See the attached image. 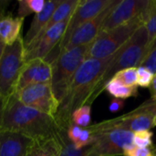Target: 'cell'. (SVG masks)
I'll return each mask as SVG.
<instances>
[{
    "mask_svg": "<svg viewBox=\"0 0 156 156\" xmlns=\"http://www.w3.org/2000/svg\"><path fill=\"white\" fill-rule=\"evenodd\" d=\"M114 80H117L121 83L129 86V87H134L137 85V68H129L122 69L121 71H118L113 78Z\"/></svg>",
    "mask_w": 156,
    "mask_h": 156,
    "instance_id": "obj_23",
    "label": "cell"
},
{
    "mask_svg": "<svg viewBox=\"0 0 156 156\" xmlns=\"http://www.w3.org/2000/svg\"><path fill=\"white\" fill-rule=\"evenodd\" d=\"M120 0H115L108 8L102 11L100 15L95 16L94 18L85 22L81 26H80L70 36L69 39L68 40L66 46L62 49H69L72 48L90 45L99 35L101 30V27L104 24L105 19L112 12L113 7L119 3Z\"/></svg>",
    "mask_w": 156,
    "mask_h": 156,
    "instance_id": "obj_12",
    "label": "cell"
},
{
    "mask_svg": "<svg viewBox=\"0 0 156 156\" xmlns=\"http://www.w3.org/2000/svg\"><path fill=\"white\" fill-rule=\"evenodd\" d=\"M148 33L145 26H142L133 37L117 51L112 63L105 70L94 93L90 99V105L105 90L106 84L118 72L129 68H138L146 55L148 48Z\"/></svg>",
    "mask_w": 156,
    "mask_h": 156,
    "instance_id": "obj_3",
    "label": "cell"
},
{
    "mask_svg": "<svg viewBox=\"0 0 156 156\" xmlns=\"http://www.w3.org/2000/svg\"><path fill=\"white\" fill-rule=\"evenodd\" d=\"M124 104H125V102L123 100L114 98L111 101V103L109 105V111L111 112H118L123 109Z\"/></svg>",
    "mask_w": 156,
    "mask_h": 156,
    "instance_id": "obj_32",
    "label": "cell"
},
{
    "mask_svg": "<svg viewBox=\"0 0 156 156\" xmlns=\"http://www.w3.org/2000/svg\"><path fill=\"white\" fill-rule=\"evenodd\" d=\"M91 122V108L90 105H84L76 110L71 116V122L81 128H87Z\"/></svg>",
    "mask_w": 156,
    "mask_h": 156,
    "instance_id": "obj_22",
    "label": "cell"
},
{
    "mask_svg": "<svg viewBox=\"0 0 156 156\" xmlns=\"http://www.w3.org/2000/svg\"><path fill=\"white\" fill-rule=\"evenodd\" d=\"M59 136L58 138L34 141L28 150L27 156H59L61 150Z\"/></svg>",
    "mask_w": 156,
    "mask_h": 156,
    "instance_id": "obj_18",
    "label": "cell"
},
{
    "mask_svg": "<svg viewBox=\"0 0 156 156\" xmlns=\"http://www.w3.org/2000/svg\"><path fill=\"white\" fill-rule=\"evenodd\" d=\"M5 44L2 41V39L0 38V59H1V57L4 53V50H5Z\"/></svg>",
    "mask_w": 156,
    "mask_h": 156,
    "instance_id": "obj_35",
    "label": "cell"
},
{
    "mask_svg": "<svg viewBox=\"0 0 156 156\" xmlns=\"http://www.w3.org/2000/svg\"><path fill=\"white\" fill-rule=\"evenodd\" d=\"M154 126H156V115L154 116Z\"/></svg>",
    "mask_w": 156,
    "mask_h": 156,
    "instance_id": "obj_36",
    "label": "cell"
},
{
    "mask_svg": "<svg viewBox=\"0 0 156 156\" xmlns=\"http://www.w3.org/2000/svg\"><path fill=\"white\" fill-rule=\"evenodd\" d=\"M144 25V22L140 14L126 24L110 30L101 31L89 45L86 58L101 59L112 56Z\"/></svg>",
    "mask_w": 156,
    "mask_h": 156,
    "instance_id": "obj_4",
    "label": "cell"
},
{
    "mask_svg": "<svg viewBox=\"0 0 156 156\" xmlns=\"http://www.w3.org/2000/svg\"><path fill=\"white\" fill-rule=\"evenodd\" d=\"M140 66L146 68L154 74H156V38L148 45L146 55Z\"/></svg>",
    "mask_w": 156,
    "mask_h": 156,
    "instance_id": "obj_24",
    "label": "cell"
},
{
    "mask_svg": "<svg viewBox=\"0 0 156 156\" xmlns=\"http://www.w3.org/2000/svg\"><path fill=\"white\" fill-rule=\"evenodd\" d=\"M33 142L21 133L0 132V156H27Z\"/></svg>",
    "mask_w": 156,
    "mask_h": 156,
    "instance_id": "obj_15",
    "label": "cell"
},
{
    "mask_svg": "<svg viewBox=\"0 0 156 156\" xmlns=\"http://www.w3.org/2000/svg\"><path fill=\"white\" fill-rule=\"evenodd\" d=\"M148 33V42L152 43L156 38V15L144 24ZM148 44V45H149Z\"/></svg>",
    "mask_w": 156,
    "mask_h": 156,
    "instance_id": "obj_30",
    "label": "cell"
},
{
    "mask_svg": "<svg viewBox=\"0 0 156 156\" xmlns=\"http://www.w3.org/2000/svg\"><path fill=\"white\" fill-rule=\"evenodd\" d=\"M95 141L90 145L95 156L122 155L126 150L133 147V133L114 129L94 134Z\"/></svg>",
    "mask_w": 156,
    "mask_h": 156,
    "instance_id": "obj_7",
    "label": "cell"
},
{
    "mask_svg": "<svg viewBox=\"0 0 156 156\" xmlns=\"http://www.w3.org/2000/svg\"><path fill=\"white\" fill-rule=\"evenodd\" d=\"M114 56L115 53L101 59L86 58L80 66L54 116L61 130L68 131L72 124V113L76 110L84 105H90L94 90Z\"/></svg>",
    "mask_w": 156,
    "mask_h": 156,
    "instance_id": "obj_1",
    "label": "cell"
},
{
    "mask_svg": "<svg viewBox=\"0 0 156 156\" xmlns=\"http://www.w3.org/2000/svg\"><path fill=\"white\" fill-rule=\"evenodd\" d=\"M26 64V47L22 36L5 46L0 59V93L6 100L16 92V84Z\"/></svg>",
    "mask_w": 156,
    "mask_h": 156,
    "instance_id": "obj_6",
    "label": "cell"
},
{
    "mask_svg": "<svg viewBox=\"0 0 156 156\" xmlns=\"http://www.w3.org/2000/svg\"><path fill=\"white\" fill-rule=\"evenodd\" d=\"M61 150L59 156H95L90 150V145L82 149H76L74 144L69 140L67 132H63L59 136Z\"/></svg>",
    "mask_w": 156,
    "mask_h": 156,
    "instance_id": "obj_20",
    "label": "cell"
},
{
    "mask_svg": "<svg viewBox=\"0 0 156 156\" xmlns=\"http://www.w3.org/2000/svg\"><path fill=\"white\" fill-rule=\"evenodd\" d=\"M24 18L11 15L0 16V38L5 46L12 45L21 37Z\"/></svg>",
    "mask_w": 156,
    "mask_h": 156,
    "instance_id": "obj_17",
    "label": "cell"
},
{
    "mask_svg": "<svg viewBox=\"0 0 156 156\" xmlns=\"http://www.w3.org/2000/svg\"><path fill=\"white\" fill-rule=\"evenodd\" d=\"M105 90L111 96L121 100H125L131 97H136L138 94V86L129 87L114 79H112L106 84Z\"/></svg>",
    "mask_w": 156,
    "mask_h": 156,
    "instance_id": "obj_19",
    "label": "cell"
},
{
    "mask_svg": "<svg viewBox=\"0 0 156 156\" xmlns=\"http://www.w3.org/2000/svg\"><path fill=\"white\" fill-rule=\"evenodd\" d=\"M82 129H83V128H81V127H80V126H77V125H75V124H73V123L69 127V129H68V131H67V136H68L69 140L73 144H74L77 142V140L79 139L80 134Z\"/></svg>",
    "mask_w": 156,
    "mask_h": 156,
    "instance_id": "obj_31",
    "label": "cell"
},
{
    "mask_svg": "<svg viewBox=\"0 0 156 156\" xmlns=\"http://www.w3.org/2000/svg\"><path fill=\"white\" fill-rule=\"evenodd\" d=\"M129 115H135V114H150L153 116L156 115V101L152 100L145 101L136 109L133 110L132 112H128Z\"/></svg>",
    "mask_w": 156,
    "mask_h": 156,
    "instance_id": "obj_28",
    "label": "cell"
},
{
    "mask_svg": "<svg viewBox=\"0 0 156 156\" xmlns=\"http://www.w3.org/2000/svg\"><path fill=\"white\" fill-rule=\"evenodd\" d=\"M5 99L0 93V132H1V125L3 121L4 111H5Z\"/></svg>",
    "mask_w": 156,
    "mask_h": 156,
    "instance_id": "obj_34",
    "label": "cell"
},
{
    "mask_svg": "<svg viewBox=\"0 0 156 156\" xmlns=\"http://www.w3.org/2000/svg\"><path fill=\"white\" fill-rule=\"evenodd\" d=\"M94 141H95L94 134H92L88 128H83L80 134L79 139L74 144V146L76 147V149H82L93 144Z\"/></svg>",
    "mask_w": 156,
    "mask_h": 156,
    "instance_id": "obj_27",
    "label": "cell"
},
{
    "mask_svg": "<svg viewBox=\"0 0 156 156\" xmlns=\"http://www.w3.org/2000/svg\"><path fill=\"white\" fill-rule=\"evenodd\" d=\"M154 74L143 66L137 68V85L142 88H149Z\"/></svg>",
    "mask_w": 156,
    "mask_h": 156,
    "instance_id": "obj_26",
    "label": "cell"
},
{
    "mask_svg": "<svg viewBox=\"0 0 156 156\" xmlns=\"http://www.w3.org/2000/svg\"><path fill=\"white\" fill-rule=\"evenodd\" d=\"M20 102L43 113L55 116L59 101L54 95L50 83L33 84L15 92Z\"/></svg>",
    "mask_w": 156,
    "mask_h": 156,
    "instance_id": "obj_8",
    "label": "cell"
},
{
    "mask_svg": "<svg viewBox=\"0 0 156 156\" xmlns=\"http://www.w3.org/2000/svg\"><path fill=\"white\" fill-rule=\"evenodd\" d=\"M52 80V65L43 58H36L26 62L19 76L16 92L33 84L50 83Z\"/></svg>",
    "mask_w": 156,
    "mask_h": 156,
    "instance_id": "obj_14",
    "label": "cell"
},
{
    "mask_svg": "<svg viewBox=\"0 0 156 156\" xmlns=\"http://www.w3.org/2000/svg\"><path fill=\"white\" fill-rule=\"evenodd\" d=\"M21 133L34 141L58 138L62 132L55 118L26 106L16 94L5 100L1 132Z\"/></svg>",
    "mask_w": 156,
    "mask_h": 156,
    "instance_id": "obj_2",
    "label": "cell"
},
{
    "mask_svg": "<svg viewBox=\"0 0 156 156\" xmlns=\"http://www.w3.org/2000/svg\"><path fill=\"white\" fill-rule=\"evenodd\" d=\"M17 16L24 18L31 14L40 13L44 6L46 0H18Z\"/></svg>",
    "mask_w": 156,
    "mask_h": 156,
    "instance_id": "obj_21",
    "label": "cell"
},
{
    "mask_svg": "<svg viewBox=\"0 0 156 156\" xmlns=\"http://www.w3.org/2000/svg\"><path fill=\"white\" fill-rule=\"evenodd\" d=\"M149 90L151 93V100L154 101H156V74H154V76L153 81L149 87Z\"/></svg>",
    "mask_w": 156,
    "mask_h": 156,
    "instance_id": "obj_33",
    "label": "cell"
},
{
    "mask_svg": "<svg viewBox=\"0 0 156 156\" xmlns=\"http://www.w3.org/2000/svg\"><path fill=\"white\" fill-rule=\"evenodd\" d=\"M123 156H156L150 148H141V147H132L126 150Z\"/></svg>",
    "mask_w": 156,
    "mask_h": 156,
    "instance_id": "obj_29",
    "label": "cell"
},
{
    "mask_svg": "<svg viewBox=\"0 0 156 156\" xmlns=\"http://www.w3.org/2000/svg\"><path fill=\"white\" fill-rule=\"evenodd\" d=\"M89 45L80 46L61 51L51 63V87L55 97L60 102L82 62L86 59Z\"/></svg>",
    "mask_w": 156,
    "mask_h": 156,
    "instance_id": "obj_5",
    "label": "cell"
},
{
    "mask_svg": "<svg viewBox=\"0 0 156 156\" xmlns=\"http://www.w3.org/2000/svg\"><path fill=\"white\" fill-rule=\"evenodd\" d=\"M61 0H47L45 3V6L43 10L36 14L33 17L29 29L24 37L25 47L27 48L29 46L35 39H37L44 31L45 27H47L48 21L50 20L53 12L60 4Z\"/></svg>",
    "mask_w": 156,
    "mask_h": 156,
    "instance_id": "obj_16",
    "label": "cell"
},
{
    "mask_svg": "<svg viewBox=\"0 0 156 156\" xmlns=\"http://www.w3.org/2000/svg\"><path fill=\"white\" fill-rule=\"evenodd\" d=\"M149 0H122L113 7L104 21L101 31H106L126 24L140 15Z\"/></svg>",
    "mask_w": 156,
    "mask_h": 156,
    "instance_id": "obj_13",
    "label": "cell"
},
{
    "mask_svg": "<svg viewBox=\"0 0 156 156\" xmlns=\"http://www.w3.org/2000/svg\"><path fill=\"white\" fill-rule=\"evenodd\" d=\"M115 0H80L79 5L74 10L69 20L65 35L57 48V56L62 51L72 33L85 22L94 18L102 11L108 8ZM54 61V60H53Z\"/></svg>",
    "mask_w": 156,
    "mask_h": 156,
    "instance_id": "obj_9",
    "label": "cell"
},
{
    "mask_svg": "<svg viewBox=\"0 0 156 156\" xmlns=\"http://www.w3.org/2000/svg\"><path fill=\"white\" fill-rule=\"evenodd\" d=\"M154 116L150 114H123L121 117L106 120L101 122L87 127L92 134L100 133L114 129H121L137 133L142 131H150L154 127Z\"/></svg>",
    "mask_w": 156,
    "mask_h": 156,
    "instance_id": "obj_11",
    "label": "cell"
},
{
    "mask_svg": "<svg viewBox=\"0 0 156 156\" xmlns=\"http://www.w3.org/2000/svg\"><path fill=\"white\" fill-rule=\"evenodd\" d=\"M69 20V19L54 25L27 46L26 48V62L36 58L47 59L61 42Z\"/></svg>",
    "mask_w": 156,
    "mask_h": 156,
    "instance_id": "obj_10",
    "label": "cell"
},
{
    "mask_svg": "<svg viewBox=\"0 0 156 156\" xmlns=\"http://www.w3.org/2000/svg\"><path fill=\"white\" fill-rule=\"evenodd\" d=\"M154 133L151 131H142L133 133V145L135 147L149 148L153 145Z\"/></svg>",
    "mask_w": 156,
    "mask_h": 156,
    "instance_id": "obj_25",
    "label": "cell"
}]
</instances>
